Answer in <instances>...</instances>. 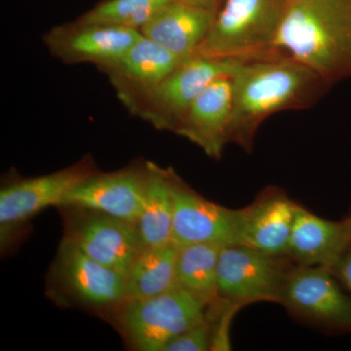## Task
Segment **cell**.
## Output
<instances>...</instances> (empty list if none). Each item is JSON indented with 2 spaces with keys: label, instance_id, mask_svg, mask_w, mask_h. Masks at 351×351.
Masks as SVG:
<instances>
[{
  "label": "cell",
  "instance_id": "e0dca14e",
  "mask_svg": "<svg viewBox=\"0 0 351 351\" xmlns=\"http://www.w3.org/2000/svg\"><path fill=\"white\" fill-rule=\"evenodd\" d=\"M297 204L278 191L241 209L239 244L281 257L287 255Z\"/></svg>",
  "mask_w": 351,
  "mask_h": 351
},
{
  "label": "cell",
  "instance_id": "d4e9b609",
  "mask_svg": "<svg viewBox=\"0 0 351 351\" xmlns=\"http://www.w3.org/2000/svg\"><path fill=\"white\" fill-rule=\"evenodd\" d=\"M177 1L184 2V3L191 4V5L217 11L223 0H177Z\"/></svg>",
  "mask_w": 351,
  "mask_h": 351
},
{
  "label": "cell",
  "instance_id": "5b68a950",
  "mask_svg": "<svg viewBox=\"0 0 351 351\" xmlns=\"http://www.w3.org/2000/svg\"><path fill=\"white\" fill-rule=\"evenodd\" d=\"M207 306L179 285L126 302L112 319L130 350L163 351L168 343L206 319Z\"/></svg>",
  "mask_w": 351,
  "mask_h": 351
},
{
  "label": "cell",
  "instance_id": "9a60e30c",
  "mask_svg": "<svg viewBox=\"0 0 351 351\" xmlns=\"http://www.w3.org/2000/svg\"><path fill=\"white\" fill-rule=\"evenodd\" d=\"M232 106V73L219 76L198 95L175 133L219 159L230 143Z\"/></svg>",
  "mask_w": 351,
  "mask_h": 351
},
{
  "label": "cell",
  "instance_id": "30bf717a",
  "mask_svg": "<svg viewBox=\"0 0 351 351\" xmlns=\"http://www.w3.org/2000/svg\"><path fill=\"white\" fill-rule=\"evenodd\" d=\"M182 61L142 36L125 54L99 69L108 76L122 105L138 117L159 85Z\"/></svg>",
  "mask_w": 351,
  "mask_h": 351
},
{
  "label": "cell",
  "instance_id": "8fae6325",
  "mask_svg": "<svg viewBox=\"0 0 351 351\" xmlns=\"http://www.w3.org/2000/svg\"><path fill=\"white\" fill-rule=\"evenodd\" d=\"M334 277L326 267L298 265L289 269L279 302L306 319L351 332V299Z\"/></svg>",
  "mask_w": 351,
  "mask_h": 351
},
{
  "label": "cell",
  "instance_id": "ffe728a7",
  "mask_svg": "<svg viewBox=\"0 0 351 351\" xmlns=\"http://www.w3.org/2000/svg\"><path fill=\"white\" fill-rule=\"evenodd\" d=\"M177 256L173 242L143 248L126 274V302L154 297L177 286Z\"/></svg>",
  "mask_w": 351,
  "mask_h": 351
},
{
  "label": "cell",
  "instance_id": "2e32d148",
  "mask_svg": "<svg viewBox=\"0 0 351 351\" xmlns=\"http://www.w3.org/2000/svg\"><path fill=\"white\" fill-rule=\"evenodd\" d=\"M351 244V215L329 221L297 205L287 256L301 267L332 270Z\"/></svg>",
  "mask_w": 351,
  "mask_h": 351
},
{
  "label": "cell",
  "instance_id": "44dd1931",
  "mask_svg": "<svg viewBox=\"0 0 351 351\" xmlns=\"http://www.w3.org/2000/svg\"><path fill=\"white\" fill-rule=\"evenodd\" d=\"M221 247L215 243L178 247L177 285L207 306L219 299L218 263Z\"/></svg>",
  "mask_w": 351,
  "mask_h": 351
},
{
  "label": "cell",
  "instance_id": "603a6c76",
  "mask_svg": "<svg viewBox=\"0 0 351 351\" xmlns=\"http://www.w3.org/2000/svg\"><path fill=\"white\" fill-rule=\"evenodd\" d=\"M211 348V326L206 319L166 345L163 351H207Z\"/></svg>",
  "mask_w": 351,
  "mask_h": 351
},
{
  "label": "cell",
  "instance_id": "9c48e42d",
  "mask_svg": "<svg viewBox=\"0 0 351 351\" xmlns=\"http://www.w3.org/2000/svg\"><path fill=\"white\" fill-rule=\"evenodd\" d=\"M239 60L201 54L184 60L159 85L138 117L157 130L175 133L198 95L219 76L232 73Z\"/></svg>",
  "mask_w": 351,
  "mask_h": 351
},
{
  "label": "cell",
  "instance_id": "3957f363",
  "mask_svg": "<svg viewBox=\"0 0 351 351\" xmlns=\"http://www.w3.org/2000/svg\"><path fill=\"white\" fill-rule=\"evenodd\" d=\"M46 295L57 306L112 318L125 304L126 276L63 239L48 274Z\"/></svg>",
  "mask_w": 351,
  "mask_h": 351
},
{
  "label": "cell",
  "instance_id": "277c9868",
  "mask_svg": "<svg viewBox=\"0 0 351 351\" xmlns=\"http://www.w3.org/2000/svg\"><path fill=\"white\" fill-rule=\"evenodd\" d=\"M288 0H223L196 54L242 59L276 51Z\"/></svg>",
  "mask_w": 351,
  "mask_h": 351
},
{
  "label": "cell",
  "instance_id": "6da1fadb",
  "mask_svg": "<svg viewBox=\"0 0 351 351\" xmlns=\"http://www.w3.org/2000/svg\"><path fill=\"white\" fill-rule=\"evenodd\" d=\"M232 78L230 143L247 152L269 117L311 108L332 87L313 69L278 51L239 59Z\"/></svg>",
  "mask_w": 351,
  "mask_h": 351
},
{
  "label": "cell",
  "instance_id": "ba28073f",
  "mask_svg": "<svg viewBox=\"0 0 351 351\" xmlns=\"http://www.w3.org/2000/svg\"><path fill=\"white\" fill-rule=\"evenodd\" d=\"M245 245H225L219 252V298L240 306L280 301L288 270L279 260Z\"/></svg>",
  "mask_w": 351,
  "mask_h": 351
},
{
  "label": "cell",
  "instance_id": "7c38bea8",
  "mask_svg": "<svg viewBox=\"0 0 351 351\" xmlns=\"http://www.w3.org/2000/svg\"><path fill=\"white\" fill-rule=\"evenodd\" d=\"M142 36L136 29L76 20L52 27L43 39L62 63L93 64L100 69L125 54Z\"/></svg>",
  "mask_w": 351,
  "mask_h": 351
},
{
  "label": "cell",
  "instance_id": "7a4b0ae2",
  "mask_svg": "<svg viewBox=\"0 0 351 351\" xmlns=\"http://www.w3.org/2000/svg\"><path fill=\"white\" fill-rule=\"evenodd\" d=\"M274 49L331 86L351 77V0H288Z\"/></svg>",
  "mask_w": 351,
  "mask_h": 351
},
{
  "label": "cell",
  "instance_id": "cb8c5ba5",
  "mask_svg": "<svg viewBox=\"0 0 351 351\" xmlns=\"http://www.w3.org/2000/svg\"><path fill=\"white\" fill-rule=\"evenodd\" d=\"M332 272L351 292V244Z\"/></svg>",
  "mask_w": 351,
  "mask_h": 351
},
{
  "label": "cell",
  "instance_id": "d6986e66",
  "mask_svg": "<svg viewBox=\"0 0 351 351\" xmlns=\"http://www.w3.org/2000/svg\"><path fill=\"white\" fill-rule=\"evenodd\" d=\"M147 166L144 204L135 223L143 248L171 243L174 219L173 182L176 173L151 161H147Z\"/></svg>",
  "mask_w": 351,
  "mask_h": 351
},
{
  "label": "cell",
  "instance_id": "52a82bcc",
  "mask_svg": "<svg viewBox=\"0 0 351 351\" xmlns=\"http://www.w3.org/2000/svg\"><path fill=\"white\" fill-rule=\"evenodd\" d=\"M64 237L96 262L128 274L142 251L135 223L110 215L75 206L59 207Z\"/></svg>",
  "mask_w": 351,
  "mask_h": 351
},
{
  "label": "cell",
  "instance_id": "4fadbf2b",
  "mask_svg": "<svg viewBox=\"0 0 351 351\" xmlns=\"http://www.w3.org/2000/svg\"><path fill=\"white\" fill-rule=\"evenodd\" d=\"M172 242L176 246L197 243L239 244L241 209L221 206L196 193L175 175Z\"/></svg>",
  "mask_w": 351,
  "mask_h": 351
},
{
  "label": "cell",
  "instance_id": "7402d4cb",
  "mask_svg": "<svg viewBox=\"0 0 351 351\" xmlns=\"http://www.w3.org/2000/svg\"><path fill=\"white\" fill-rule=\"evenodd\" d=\"M173 0H103L78 18L97 23L141 31Z\"/></svg>",
  "mask_w": 351,
  "mask_h": 351
},
{
  "label": "cell",
  "instance_id": "ac0fdd59",
  "mask_svg": "<svg viewBox=\"0 0 351 351\" xmlns=\"http://www.w3.org/2000/svg\"><path fill=\"white\" fill-rule=\"evenodd\" d=\"M215 14L216 11L173 0L140 32L184 61L197 53Z\"/></svg>",
  "mask_w": 351,
  "mask_h": 351
},
{
  "label": "cell",
  "instance_id": "5bb4252c",
  "mask_svg": "<svg viewBox=\"0 0 351 351\" xmlns=\"http://www.w3.org/2000/svg\"><path fill=\"white\" fill-rule=\"evenodd\" d=\"M147 180V162L114 172H97L73 189L61 206L86 208L136 223L144 204Z\"/></svg>",
  "mask_w": 351,
  "mask_h": 351
},
{
  "label": "cell",
  "instance_id": "8992f818",
  "mask_svg": "<svg viewBox=\"0 0 351 351\" xmlns=\"http://www.w3.org/2000/svg\"><path fill=\"white\" fill-rule=\"evenodd\" d=\"M99 172L90 157L68 168L32 178H19L0 189V243L6 249L21 230L46 208L60 207L66 196Z\"/></svg>",
  "mask_w": 351,
  "mask_h": 351
}]
</instances>
